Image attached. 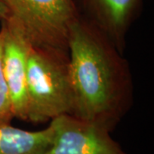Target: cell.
<instances>
[{"label": "cell", "instance_id": "8", "mask_svg": "<svg viewBox=\"0 0 154 154\" xmlns=\"http://www.w3.org/2000/svg\"><path fill=\"white\" fill-rule=\"evenodd\" d=\"M14 117L10 90L3 74L0 50V123H11Z\"/></svg>", "mask_w": 154, "mask_h": 154}, {"label": "cell", "instance_id": "9", "mask_svg": "<svg viewBox=\"0 0 154 154\" xmlns=\"http://www.w3.org/2000/svg\"><path fill=\"white\" fill-rule=\"evenodd\" d=\"M7 15H8V11L5 6L4 5V4L0 1V21L4 19Z\"/></svg>", "mask_w": 154, "mask_h": 154}, {"label": "cell", "instance_id": "7", "mask_svg": "<svg viewBox=\"0 0 154 154\" xmlns=\"http://www.w3.org/2000/svg\"><path fill=\"white\" fill-rule=\"evenodd\" d=\"M53 127L28 131L0 123V154H43L53 137Z\"/></svg>", "mask_w": 154, "mask_h": 154}, {"label": "cell", "instance_id": "2", "mask_svg": "<svg viewBox=\"0 0 154 154\" xmlns=\"http://www.w3.org/2000/svg\"><path fill=\"white\" fill-rule=\"evenodd\" d=\"M27 122L51 121L73 109L69 52L31 43L27 69Z\"/></svg>", "mask_w": 154, "mask_h": 154}, {"label": "cell", "instance_id": "4", "mask_svg": "<svg viewBox=\"0 0 154 154\" xmlns=\"http://www.w3.org/2000/svg\"><path fill=\"white\" fill-rule=\"evenodd\" d=\"M1 23V63L11 94L14 117L26 121L28 57L32 42L11 17L7 15Z\"/></svg>", "mask_w": 154, "mask_h": 154}, {"label": "cell", "instance_id": "1", "mask_svg": "<svg viewBox=\"0 0 154 154\" xmlns=\"http://www.w3.org/2000/svg\"><path fill=\"white\" fill-rule=\"evenodd\" d=\"M70 115L111 132L133 104L132 74L122 52L81 15L69 29Z\"/></svg>", "mask_w": 154, "mask_h": 154}, {"label": "cell", "instance_id": "5", "mask_svg": "<svg viewBox=\"0 0 154 154\" xmlns=\"http://www.w3.org/2000/svg\"><path fill=\"white\" fill-rule=\"evenodd\" d=\"M52 140L43 154H128L110 132L69 114L53 118Z\"/></svg>", "mask_w": 154, "mask_h": 154}, {"label": "cell", "instance_id": "3", "mask_svg": "<svg viewBox=\"0 0 154 154\" xmlns=\"http://www.w3.org/2000/svg\"><path fill=\"white\" fill-rule=\"evenodd\" d=\"M34 45L68 51L69 29L80 16L74 0H0Z\"/></svg>", "mask_w": 154, "mask_h": 154}, {"label": "cell", "instance_id": "6", "mask_svg": "<svg viewBox=\"0 0 154 154\" xmlns=\"http://www.w3.org/2000/svg\"><path fill=\"white\" fill-rule=\"evenodd\" d=\"M145 0H74L80 15L100 29L123 53L126 37Z\"/></svg>", "mask_w": 154, "mask_h": 154}]
</instances>
